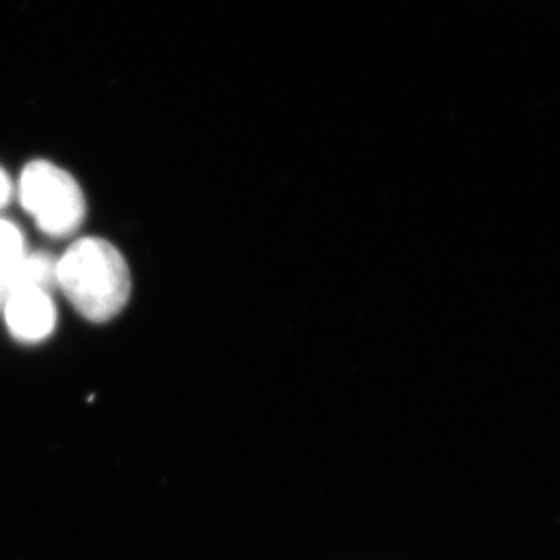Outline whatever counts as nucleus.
Instances as JSON below:
<instances>
[{"label": "nucleus", "instance_id": "4", "mask_svg": "<svg viewBox=\"0 0 560 560\" xmlns=\"http://www.w3.org/2000/svg\"><path fill=\"white\" fill-rule=\"evenodd\" d=\"M57 287V260L49 254H25L24 259L11 271L0 287L2 298L13 290L40 289L51 291Z\"/></svg>", "mask_w": 560, "mask_h": 560}, {"label": "nucleus", "instance_id": "7", "mask_svg": "<svg viewBox=\"0 0 560 560\" xmlns=\"http://www.w3.org/2000/svg\"><path fill=\"white\" fill-rule=\"evenodd\" d=\"M2 300H3V298H2V291H0V304H2Z\"/></svg>", "mask_w": 560, "mask_h": 560}, {"label": "nucleus", "instance_id": "3", "mask_svg": "<svg viewBox=\"0 0 560 560\" xmlns=\"http://www.w3.org/2000/svg\"><path fill=\"white\" fill-rule=\"evenodd\" d=\"M7 327L16 340L35 345L49 338L57 326V308L50 291L20 289L3 296Z\"/></svg>", "mask_w": 560, "mask_h": 560}, {"label": "nucleus", "instance_id": "6", "mask_svg": "<svg viewBox=\"0 0 560 560\" xmlns=\"http://www.w3.org/2000/svg\"><path fill=\"white\" fill-rule=\"evenodd\" d=\"M14 197L13 180H11L9 173L0 167V210L7 208Z\"/></svg>", "mask_w": 560, "mask_h": 560}, {"label": "nucleus", "instance_id": "5", "mask_svg": "<svg viewBox=\"0 0 560 560\" xmlns=\"http://www.w3.org/2000/svg\"><path fill=\"white\" fill-rule=\"evenodd\" d=\"M25 254L27 250L20 228L13 221L0 219V287Z\"/></svg>", "mask_w": 560, "mask_h": 560}, {"label": "nucleus", "instance_id": "1", "mask_svg": "<svg viewBox=\"0 0 560 560\" xmlns=\"http://www.w3.org/2000/svg\"><path fill=\"white\" fill-rule=\"evenodd\" d=\"M57 287L91 323L116 318L131 296V272L119 249L98 237L73 242L57 260Z\"/></svg>", "mask_w": 560, "mask_h": 560}, {"label": "nucleus", "instance_id": "2", "mask_svg": "<svg viewBox=\"0 0 560 560\" xmlns=\"http://www.w3.org/2000/svg\"><path fill=\"white\" fill-rule=\"evenodd\" d=\"M18 198L40 232L54 238L69 237L86 217L83 190L70 173L49 161L25 165Z\"/></svg>", "mask_w": 560, "mask_h": 560}]
</instances>
